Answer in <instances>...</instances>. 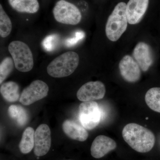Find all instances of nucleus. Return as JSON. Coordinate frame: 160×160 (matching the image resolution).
Wrapping results in <instances>:
<instances>
[{"label": "nucleus", "instance_id": "nucleus-23", "mask_svg": "<svg viewBox=\"0 0 160 160\" xmlns=\"http://www.w3.org/2000/svg\"><path fill=\"white\" fill-rule=\"evenodd\" d=\"M85 37V33L83 31H79L76 32L75 36L73 38H68L65 42V44L67 47H72L74 46Z\"/></svg>", "mask_w": 160, "mask_h": 160}, {"label": "nucleus", "instance_id": "nucleus-6", "mask_svg": "<svg viewBox=\"0 0 160 160\" xmlns=\"http://www.w3.org/2000/svg\"><path fill=\"white\" fill-rule=\"evenodd\" d=\"M102 117V111L96 102H83L80 104V122L85 129L88 130L94 129L99 124Z\"/></svg>", "mask_w": 160, "mask_h": 160}, {"label": "nucleus", "instance_id": "nucleus-5", "mask_svg": "<svg viewBox=\"0 0 160 160\" xmlns=\"http://www.w3.org/2000/svg\"><path fill=\"white\" fill-rule=\"evenodd\" d=\"M54 18L58 22L66 25H75L82 19L79 9L72 3L60 0L53 9Z\"/></svg>", "mask_w": 160, "mask_h": 160}, {"label": "nucleus", "instance_id": "nucleus-7", "mask_svg": "<svg viewBox=\"0 0 160 160\" xmlns=\"http://www.w3.org/2000/svg\"><path fill=\"white\" fill-rule=\"evenodd\" d=\"M49 90V87L45 82L41 80L33 81L23 90L20 96V102L25 106L31 105L46 97Z\"/></svg>", "mask_w": 160, "mask_h": 160}, {"label": "nucleus", "instance_id": "nucleus-8", "mask_svg": "<svg viewBox=\"0 0 160 160\" xmlns=\"http://www.w3.org/2000/svg\"><path fill=\"white\" fill-rule=\"evenodd\" d=\"M106 92V87L102 82H89L83 85L79 89L77 97L81 102H92L102 99Z\"/></svg>", "mask_w": 160, "mask_h": 160}, {"label": "nucleus", "instance_id": "nucleus-3", "mask_svg": "<svg viewBox=\"0 0 160 160\" xmlns=\"http://www.w3.org/2000/svg\"><path fill=\"white\" fill-rule=\"evenodd\" d=\"M79 63V57L77 52H67L52 61L47 67V72L52 77H66L74 72Z\"/></svg>", "mask_w": 160, "mask_h": 160}, {"label": "nucleus", "instance_id": "nucleus-19", "mask_svg": "<svg viewBox=\"0 0 160 160\" xmlns=\"http://www.w3.org/2000/svg\"><path fill=\"white\" fill-rule=\"evenodd\" d=\"M145 101L150 109L160 113V88L149 89L145 96Z\"/></svg>", "mask_w": 160, "mask_h": 160}, {"label": "nucleus", "instance_id": "nucleus-16", "mask_svg": "<svg viewBox=\"0 0 160 160\" xmlns=\"http://www.w3.org/2000/svg\"><path fill=\"white\" fill-rule=\"evenodd\" d=\"M2 96L7 102H13L20 99V88L17 83L9 82L2 84L0 88Z\"/></svg>", "mask_w": 160, "mask_h": 160}, {"label": "nucleus", "instance_id": "nucleus-21", "mask_svg": "<svg viewBox=\"0 0 160 160\" xmlns=\"http://www.w3.org/2000/svg\"><path fill=\"white\" fill-rule=\"evenodd\" d=\"M13 59L10 57L5 58L0 65V84H2L11 73L14 67Z\"/></svg>", "mask_w": 160, "mask_h": 160}, {"label": "nucleus", "instance_id": "nucleus-11", "mask_svg": "<svg viewBox=\"0 0 160 160\" xmlns=\"http://www.w3.org/2000/svg\"><path fill=\"white\" fill-rule=\"evenodd\" d=\"M149 0H129L126 6L128 23L135 25L139 22L146 13Z\"/></svg>", "mask_w": 160, "mask_h": 160}, {"label": "nucleus", "instance_id": "nucleus-2", "mask_svg": "<svg viewBox=\"0 0 160 160\" xmlns=\"http://www.w3.org/2000/svg\"><path fill=\"white\" fill-rule=\"evenodd\" d=\"M125 2L118 3L108 18L106 26V36L112 42H116L126 31L128 26Z\"/></svg>", "mask_w": 160, "mask_h": 160}, {"label": "nucleus", "instance_id": "nucleus-4", "mask_svg": "<svg viewBox=\"0 0 160 160\" xmlns=\"http://www.w3.org/2000/svg\"><path fill=\"white\" fill-rule=\"evenodd\" d=\"M8 49L19 71L28 72L32 70L34 65L33 55L28 45L21 41H13L9 44Z\"/></svg>", "mask_w": 160, "mask_h": 160}, {"label": "nucleus", "instance_id": "nucleus-14", "mask_svg": "<svg viewBox=\"0 0 160 160\" xmlns=\"http://www.w3.org/2000/svg\"><path fill=\"white\" fill-rule=\"evenodd\" d=\"M62 127L64 133L71 139L84 142L88 138L89 134L86 129L74 121L66 120Z\"/></svg>", "mask_w": 160, "mask_h": 160}, {"label": "nucleus", "instance_id": "nucleus-20", "mask_svg": "<svg viewBox=\"0 0 160 160\" xmlns=\"http://www.w3.org/2000/svg\"><path fill=\"white\" fill-rule=\"evenodd\" d=\"M12 24L8 15L4 11L2 5H0V35L5 38L11 33Z\"/></svg>", "mask_w": 160, "mask_h": 160}, {"label": "nucleus", "instance_id": "nucleus-12", "mask_svg": "<svg viewBox=\"0 0 160 160\" xmlns=\"http://www.w3.org/2000/svg\"><path fill=\"white\" fill-rule=\"evenodd\" d=\"M133 57L143 71L149 70L153 63V59L150 46L147 43L140 42L135 47Z\"/></svg>", "mask_w": 160, "mask_h": 160}, {"label": "nucleus", "instance_id": "nucleus-9", "mask_svg": "<svg viewBox=\"0 0 160 160\" xmlns=\"http://www.w3.org/2000/svg\"><path fill=\"white\" fill-rule=\"evenodd\" d=\"M51 145V131L46 124H41L35 132L34 153L41 157L48 153Z\"/></svg>", "mask_w": 160, "mask_h": 160}, {"label": "nucleus", "instance_id": "nucleus-1", "mask_svg": "<svg viewBox=\"0 0 160 160\" xmlns=\"http://www.w3.org/2000/svg\"><path fill=\"white\" fill-rule=\"evenodd\" d=\"M123 139L132 149L139 152H147L153 148L155 137L153 132L143 126L129 123L123 128Z\"/></svg>", "mask_w": 160, "mask_h": 160}, {"label": "nucleus", "instance_id": "nucleus-13", "mask_svg": "<svg viewBox=\"0 0 160 160\" xmlns=\"http://www.w3.org/2000/svg\"><path fill=\"white\" fill-rule=\"evenodd\" d=\"M117 147L114 140L105 135L97 137L92 142L91 146V154L95 158H100Z\"/></svg>", "mask_w": 160, "mask_h": 160}, {"label": "nucleus", "instance_id": "nucleus-15", "mask_svg": "<svg viewBox=\"0 0 160 160\" xmlns=\"http://www.w3.org/2000/svg\"><path fill=\"white\" fill-rule=\"evenodd\" d=\"M8 2L12 8L18 12L34 13L39 9L38 0H8Z\"/></svg>", "mask_w": 160, "mask_h": 160}, {"label": "nucleus", "instance_id": "nucleus-17", "mask_svg": "<svg viewBox=\"0 0 160 160\" xmlns=\"http://www.w3.org/2000/svg\"><path fill=\"white\" fill-rule=\"evenodd\" d=\"M34 129L32 127H28L23 132L22 139L19 143L20 151L23 154L29 153L34 147Z\"/></svg>", "mask_w": 160, "mask_h": 160}, {"label": "nucleus", "instance_id": "nucleus-22", "mask_svg": "<svg viewBox=\"0 0 160 160\" xmlns=\"http://www.w3.org/2000/svg\"><path fill=\"white\" fill-rule=\"evenodd\" d=\"M58 40L57 35H50L43 40L42 45L46 51L50 52L54 50Z\"/></svg>", "mask_w": 160, "mask_h": 160}, {"label": "nucleus", "instance_id": "nucleus-18", "mask_svg": "<svg viewBox=\"0 0 160 160\" xmlns=\"http://www.w3.org/2000/svg\"><path fill=\"white\" fill-rule=\"evenodd\" d=\"M8 113L9 116L15 121L19 126H24L28 122L29 117L27 111L19 105H12L9 106Z\"/></svg>", "mask_w": 160, "mask_h": 160}, {"label": "nucleus", "instance_id": "nucleus-10", "mask_svg": "<svg viewBox=\"0 0 160 160\" xmlns=\"http://www.w3.org/2000/svg\"><path fill=\"white\" fill-rule=\"evenodd\" d=\"M119 68L122 77L128 82H136L141 78V68L130 56L126 55L122 58L119 64Z\"/></svg>", "mask_w": 160, "mask_h": 160}]
</instances>
